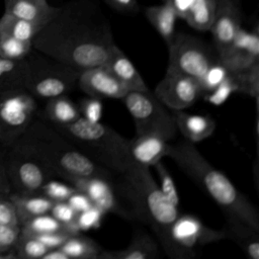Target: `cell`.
Wrapping results in <instances>:
<instances>
[{
  "mask_svg": "<svg viewBox=\"0 0 259 259\" xmlns=\"http://www.w3.org/2000/svg\"><path fill=\"white\" fill-rule=\"evenodd\" d=\"M69 259H98L102 249L92 239L80 233L70 236L60 247Z\"/></svg>",
  "mask_w": 259,
  "mask_h": 259,
  "instance_id": "27",
  "label": "cell"
},
{
  "mask_svg": "<svg viewBox=\"0 0 259 259\" xmlns=\"http://www.w3.org/2000/svg\"><path fill=\"white\" fill-rule=\"evenodd\" d=\"M177 131L190 143H197L209 138L215 130V121L208 115L177 110L173 114Z\"/></svg>",
  "mask_w": 259,
  "mask_h": 259,
  "instance_id": "19",
  "label": "cell"
},
{
  "mask_svg": "<svg viewBox=\"0 0 259 259\" xmlns=\"http://www.w3.org/2000/svg\"><path fill=\"white\" fill-rule=\"evenodd\" d=\"M226 238L237 243L250 259H259V231L235 220L227 219Z\"/></svg>",
  "mask_w": 259,
  "mask_h": 259,
  "instance_id": "22",
  "label": "cell"
},
{
  "mask_svg": "<svg viewBox=\"0 0 259 259\" xmlns=\"http://www.w3.org/2000/svg\"><path fill=\"white\" fill-rule=\"evenodd\" d=\"M114 189L130 204V215L150 227L161 242L179 215V207L171 204L163 196L149 167L133 161L120 173Z\"/></svg>",
  "mask_w": 259,
  "mask_h": 259,
  "instance_id": "3",
  "label": "cell"
},
{
  "mask_svg": "<svg viewBox=\"0 0 259 259\" xmlns=\"http://www.w3.org/2000/svg\"><path fill=\"white\" fill-rule=\"evenodd\" d=\"M50 213L62 225H64L72 234L80 233L75 226L77 212L69 205L67 201H54Z\"/></svg>",
  "mask_w": 259,
  "mask_h": 259,
  "instance_id": "35",
  "label": "cell"
},
{
  "mask_svg": "<svg viewBox=\"0 0 259 259\" xmlns=\"http://www.w3.org/2000/svg\"><path fill=\"white\" fill-rule=\"evenodd\" d=\"M36 110L35 97L26 89L0 93V145L11 146L27 130Z\"/></svg>",
  "mask_w": 259,
  "mask_h": 259,
  "instance_id": "10",
  "label": "cell"
},
{
  "mask_svg": "<svg viewBox=\"0 0 259 259\" xmlns=\"http://www.w3.org/2000/svg\"><path fill=\"white\" fill-rule=\"evenodd\" d=\"M32 50V41L11 36H0V57L10 60L25 59Z\"/></svg>",
  "mask_w": 259,
  "mask_h": 259,
  "instance_id": "31",
  "label": "cell"
},
{
  "mask_svg": "<svg viewBox=\"0 0 259 259\" xmlns=\"http://www.w3.org/2000/svg\"><path fill=\"white\" fill-rule=\"evenodd\" d=\"M67 202L77 213L83 210H86L93 205L90 199L83 192L77 189L74 193L70 195V197L67 199Z\"/></svg>",
  "mask_w": 259,
  "mask_h": 259,
  "instance_id": "43",
  "label": "cell"
},
{
  "mask_svg": "<svg viewBox=\"0 0 259 259\" xmlns=\"http://www.w3.org/2000/svg\"><path fill=\"white\" fill-rule=\"evenodd\" d=\"M55 128L81 153L109 171L120 174L133 162L128 140L100 121L92 122L80 116L72 123L55 125Z\"/></svg>",
  "mask_w": 259,
  "mask_h": 259,
  "instance_id": "5",
  "label": "cell"
},
{
  "mask_svg": "<svg viewBox=\"0 0 259 259\" xmlns=\"http://www.w3.org/2000/svg\"><path fill=\"white\" fill-rule=\"evenodd\" d=\"M163 2L168 4L176 12L178 18L184 20L195 0H163Z\"/></svg>",
  "mask_w": 259,
  "mask_h": 259,
  "instance_id": "44",
  "label": "cell"
},
{
  "mask_svg": "<svg viewBox=\"0 0 259 259\" xmlns=\"http://www.w3.org/2000/svg\"><path fill=\"white\" fill-rule=\"evenodd\" d=\"M80 115L92 122H97L100 120L102 115V102L100 98L89 96L83 99L78 107Z\"/></svg>",
  "mask_w": 259,
  "mask_h": 259,
  "instance_id": "39",
  "label": "cell"
},
{
  "mask_svg": "<svg viewBox=\"0 0 259 259\" xmlns=\"http://www.w3.org/2000/svg\"><path fill=\"white\" fill-rule=\"evenodd\" d=\"M6 149L4 164L11 187L16 192L39 193L42 185L55 176L23 136Z\"/></svg>",
  "mask_w": 259,
  "mask_h": 259,
  "instance_id": "6",
  "label": "cell"
},
{
  "mask_svg": "<svg viewBox=\"0 0 259 259\" xmlns=\"http://www.w3.org/2000/svg\"><path fill=\"white\" fill-rule=\"evenodd\" d=\"M105 214L100 208L92 205L86 210L78 212L75 220V226L79 232L88 231L92 229H97Z\"/></svg>",
  "mask_w": 259,
  "mask_h": 259,
  "instance_id": "38",
  "label": "cell"
},
{
  "mask_svg": "<svg viewBox=\"0 0 259 259\" xmlns=\"http://www.w3.org/2000/svg\"><path fill=\"white\" fill-rule=\"evenodd\" d=\"M28 74L27 60H10L0 57V93L25 89Z\"/></svg>",
  "mask_w": 259,
  "mask_h": 259,
  "instance_id": "24",
  "label": "cell"
},
{
  "mask_svg": "<svg viewBox=\"0 0 259 259\" xmlns=\"http://www.w3.org/2000/svg\"><path fill=\"white\" fill-rule=\"evenodd\" d=\"M77 85L88 96L100 99H122L128 92L105 65L82 70Z\"/></svg>",
  "mask_w": 259,
  "mask_h": 259,
  "instance_id": "14",
  "label": "cell"
},
{
  "mask_svg": "<svg viewBox=\"0 0 259 259\" xmlns=\"http://www.w3.org/2000/svg\"><path fill=\"white\" fill-rule=\"evenodd\" d=\"M20 233V226L0 224V252L14 249Z\"/></svg>",
  "mask_w": 259,
  "mask_h": 259,
  "instance_id": "40",
  "label": "cell"
},
{
  "mask_svg": "<svg viewBox=\"0 0 259 259\" xmlns=\"http://www.w3.org/2000/svg\"><path fill=\"white\" fill-rule=\"evenodd\" d=\"M111 8L119 12H132L137 8V0H104Z\"/></svg>",
  "mask_w": 259,
  "mask_h": 259,
  "instance_id": "46",
  "label": "cell"
},
{
  "mask_svg": "<svg viewBox=\"0 0 259 259\" xmlns=\"http://www.w3.org/2000/svg\"><path fill=\"white\" fill-rule=\"evenodd\" d=\"M59 7L48 0H4V12L45 26L57 13Z\"/></svg>",
  "mask_w": 259,
  "mask_h": 259,
  "instance_id": "18",
  "label": "cell"
},
{
  "mask_svg": "<svg viewBox=\"0 0 259 259\" xmlns=\"http://www.w3.org/2000/svg\"><path fill=\"white\" fill-rule=\"evenodd\" d=\"M166 156L207 193L226 213L227 219L239 221L259 231V214L256 207L226 175L200 154L193 143L185 140L168 144Z\"/></svg>",
  "mask_w": 259,
  "mask_h": 259,
  "instance_id": "2",
  "label": "cell"
},
{
  "mask_svg": "<svg viewBox=\"0 0 259 259\" xmlns=\"http://www.w3.org/2000/svg\"><path fill=\"white\" fill-rule=\"evenodd\" d=\"M159 255V248L155 240L147 233L137 230L127 247L117 251L102 250L98 259H155Z\"/></svg>",
  "mask_w": 259,
  "mask_h": 259,
  "instance_id": "20",
  "label": "cell"
},
{
  "mask_svg": "<svg viewBox=\"0 0 259 259\" xmlns=\"http://www.w3.org/2000/svg\"><path fill=\"white\" fill-rule=\"evenodd\" d=\"M229 75L227 68L220 62L215 61L204 73L202 78L199 80L202 92H209L214 89L221 82H223Z\"/></svg>",
  "mask_w": 259,
  "mask_h": 259,
  "instance_id": "36",
  "label": "cell"
},
{
  "mask_svg": "<svg viewBox=\"0 0 259 259\" xmlns=\"http://www.w3.org/2000/svg\"><path fill=\"white\" fill-rule=\"evenodd\" d=\"M223 239H226L224 230L211 229L194 215L179 213L160 243L169 257L188 259L203 246Z\"/></svg>",
  "mask_w": 259,
  "mask_h": 259,
  "instance_id": "8",
  "label": "cell"
},
{
  "mask_svg": "<svg viewBox=\"0 0 259 259\" xmlns=\"http://www.w3.org/2000/svg\"><path fill=\"white\" fill-rule=\"evenodd\" d=\"M41 259H69V257L62 251V249L59 248H54L50 249Z\"/></svg>",
  "mask_w": 259,
  "mask_h": 259,
  "instance_id": "47",
  "label": "cell"
},
{
  "mask_svg": "<svg viewBox=\"0 0 259 259\" xmlns=\"http://www.w3.org/2000/svg\"><path fill=\"white\" fill-rule=\"evenodd\" d=\"M9 197L15 206L20 225L33 217L50 212L54 203L53 200L41 193H22L15 191L11 192Z\"/></svg>",
  "mask_w": 259,
  "mask_h": 259,
  "instance_id": "21",
  "label": "cell"
},
{
  "mask_svg": "<svg viewBox=\"0 0 259 259\" xmlns=\"http://www.w3.org/2000/svg\"><path fill=\"white\" fill-rule=\"evenodd\" d=\"M122 100L134 119L137 135L154 134L166 141L175 137L177 127L173 114L150 90L128 91Z\"/></svg>",
  "mask_w": 259,
  "mask_h": 259,
  "instance_id": "9",
  "label": "cell"
},
{
  "mask_svg": "<svg viewBox=\"0 0 259 259\" xmlns=\"http://www.w3.org/2000/svg\"><path fill=\"white\" fill-rule=\"evenodd\" d=\"M234 74V73H233ZM238 84V92L247 94L256 100L258 104L259 97V64L254 65L252 68L234 74Z\"/></svg>",
  "mask_w": 259,
  "mask_h": 259,
  "instance_id": "32",
  "label": "cell"
},
{
  "mask_svg": "<svg viewBox=\"0 0 259 259\" xmlns=\"http://www.w3.org/2000/svg\"><path fill=\"white\" fill-rule=\"evenodd\" d=\"M20 228L21 232L31 236H37L59 231H68L66 227L62 225L59 221H57L50 212L39 214L25 221L20 225Z\"/></svg>",
  "mask_w": 259,
  "mask_h": 259,
  "instance_id": "29",
  "label": "cell"
},
{
  "mask_svg": "<svg viewBox=\"0 0 259 259\" xmlns=\"http://www.w3.org/2000/svg\"><path fill=\"white\" fill-rule=\"evenodd\" d=\"M14 250L17 258L41 259L50 249L37 238L21 232L14 246Z\"/></svg>",
  "mask_w": 259,
  "mask_h": 259,
  "instance_id": "30",
  "label": "cell"
},
{
  "mask_svg": "<svg viewBox=\"0 0 259 259\" xmlns=\"http://www.w3.org/2000/svg\"><path fill=\"white\" fill-rule=\"evenodd\" d=\"M77 190L83 192L92 204L102 211L112 212L124 218L131 217L128 211L118 203L117 193L109 182L102 177H74L66 180Z\"/></svg>",
  "mask_w": 259,
  "mask_h": 259,
  "instance_id": "13",
  "label": "cell"
},
{
  "mask_svg": "<svg viewBox=\"0 0 259 259\" xmlns=\"http://www.w3.org/2000/svg\"><path fill=\"white\" fill-rule=\"evenodd\" d=\"M11 192L12 187L7 176L3 159V153L0 152V195H9Z\"/></svg>",
  "mask_w": 259,
  "mask_h": 259,
  "instance_id": "45",
  "label": "cell"
},
{
  "mask_svg": "<svg viewBox=\"0 0 259 259\" xmlns=\"http://www.w3.org/2000/svg\"><path fill=\"white\" fill-rule=\"evenodd\" d=\"M234 92H238V84L235 75L229 72V75L223 82H221L214 89L206 93L205 99L213 105H221Z\"/></svg>",
  "mask_w": 259,
  "mask_h": 259,
  "instance_id": "34",
  "label": "cell"
},
{
  "mask_svg": "<svg viewBox=\"0 0 259 259\" xmlns=\"http://www.w3.org/2000/svg\"><path fill=\"white\" fill-rule=\"evenodd\" d=\"M72 235H74V234H72L68 231H59V232L41 234V235H37V236H33V237L37 238L49 249H54V248L61 247L66 242V240Z\"/></svg>",
  "mask_w": 259,
  "mask_h": 259,
  "instance_id": "42",
  "label": "cell"
},
{
  "mask_svg": "<svg viewBox=\"0 0 259 259\" xmlns=\"http://www.w3.org/2000/svg\"><path fill=\"white\" fill-rule=\"evenodd\" d=\"M241 20V11L235 0H215V12L209 30L218 53L231 45L242 27Z\"/></svg>",
  "mask_w": 259,
  "mask_h": 259,
  "instance_id": "15",
  "label": "cell"
},
{
  "mask_svg": "<svg viewBox=\"0 0 259 259\" xmlns=\"http://www.w3.org/2000/svg\"><path fill=\"white\" fill-rule=\"evenodd\" d=\"M41 161L64 180L74 177H102L110 180L111 171L81 153L55 127L32 120L22 135Z\"/></svg>",
  "mask_w": 259,
  "mask_h": 259,
  "instance_id": "4",
  "label": "cell"
},
{
  "mask_svg": "<svg viewBox=\"0 0 259 259\" xmlns=\"http://www.w3.org/2000/svg\"><path fill=\"white\" fill-rule=\"evenodd\" d=\"M214 12L215 0H195L184 20L196 30L207 31L211 27Z\"/></svg>",
  "mask_w": 259,
  "mask_h": 259,
  "instance_id": "28",
  "label": "cell"
},
{
  "mask_svg": "<svg viewBox=\"0 0 259 259\" xmlns=\"http://www.w3.org/2000/svg\"><path fill=\"white\" fill-rule=\"evenodd\" d=\"M45 114L55 125H67L81 116L78 106L67 95L48 99Z\"/></svg>",
  "mask_w": 259,
  "mask_h": 259,
  "instance_id": "25",
  "label": "cell"
},
{
  "mask_svg": "<svg viewBox=\"0 0 259 259\" xmlns=\"http://www.w3.org/2000/svg\"><path fill=\"white\" fill-rule=\"evenodd\" d=\"M168 141L154 134L137 135L128 141V152L132 160L142 166L153 167L166 156Z\"/></svg>",
  "mask_w": 259,
  "mask_h": 259,
  "instance_id": "16",
  "label": "cell"
},
{
  "mask_svg": "<svg viewBox=\"0 0 259 259\" xmlns=\"http://www.w3.org/2000/svg\"><path fill=\"white\" fill-rule=\"evenodd\" d=\"M145 15L167 46H169L175 36V23L178 18L176 12L163 2L160 5L146 7Z\"/></svg>",
  "mask_w": 259,
  "mask_h": 259,
  "instance_id": "23",
  "label": "cell"
},
{
  "mask_svg": "<svg viewBox=\"0 0 259 259\" xmlns=\"http://www.w3.org/2000/svg\"><path fill=\"white\" fill-rule=\"evenodd\" d=\"M115 46L110 22L93 0L59 7L32 39V48L80 71L104 65Z\"/></svg>",
  "mask_w": 259,
  "mask_h": 259,
  "instance_id": "1",
  "label": "cell"
},
{
  "mask_svg": "<svg viewBox=\"0 0 259 259\" xmlns=\"http://www.w3.org/2000/svg\"><path fill=\"white\" fill-rule=\"evenodd\" d=\"M0 224L20 226L15 206L9 195H0Z\"/></svg>",
  "mask_w": 259,
  "mask_h": 259,
  "instance_id": "41",
  "label": "cell"
},
{
  "mask_svg": "<svg viewBox=\"0 0 259 259\" xmlns=\"http://www.w3.org/2000/svg\"><path fill=\"white\" fill-rule=\"evenodd\" d=\"M155 170L157 171L159 183L158 186L163 194V196L173 205L179 207V194L176 188V185L174 183V180L167 170V168L164 166L162 161L156 163L154 166Z\"/></svg>",
  "mask_w": 259,
  "mask_h": 259,
  "instance_id": "33",
  "label": "cell"
},
{
  "mask_svg": "<svg viewBox=\"0 0 259 259\" xmlns=\"http://www.w3.org/2000/svg\"><path fill=\"white\" fill-rule=\"evenodd\" d=\"M44 26L10 13L4 12L0 18V36H11L20 40L32 41Z\"/></svg>",
  "mask_w": 259,
  "mask_h": 259,
  "instance_id": "26",
  "label": "cell"
},
{
  "mask_svg": "<svg viewBox=\"0 0 259 259\" xmlns=\"http://www.w3.org/2000/svg\"><path fill=\"white\" fill-rule=\"evenodd\" d=\"M28 74L25 89L33 96L50 99L66 95L78 84L80 70L56 61L44 54L26 57Z\"/></svg>",
  "mask_w": 259,
  "mask_h": 259,
  "instance_id": "7",
  "label": "cell"
},
{
  "mask_svg": "<svg viewBox=\"0 0 259 259\" xmlns=\"http://www.w3.org/2000/svg\"><path fill=\"white\" fill-rule=\"evenodd\" d=\"M169 62L167 71L200 80L206 70L219 58H214L208 48L198 38L180 33L168 46Z\"/></svg>",
  "mask_w": 259,
  "mask_h": 259,
  "instance_id": "11",
  "label": "cell"
},
{
  "mask_svg": "<svg viewBox=\"0 0 259 259\" xmlns=\"http://www.w3.org/2000/svg\"><path fill=\"white\" fill-rule=\"evenodd\" d=\"M104 65L127 91L149 90L135 65L116 45L113 47Z\"/></svg>",
  "mask_w": 259,
  "mask_h": 259,
  "instance_id": "17",
  "label": "cell"
},
{
  "mask_svg": "<svg viewBox=\"0 0 259 259\" xmlns=\"http://www.w3.org/2000/svg\"><path fill=\"white\" fill-rule=\"evenodd\" d=\"M202 89L198 80L166 71L163 79L157 84L154 94L167 107L177 111L194 104L200 97Z\"/></svg>",
  "mask_w": 259,
  "mask_h": 259,
  "instance_id": "12",
  "label": "cell"
},
{
  "mask_svg": "<svg viewBox=\"0 0 259 259\" xmlns=\"http://www.w3.org/2000/svg\"><path fill=\"white\" fill-rule=\"evenodd\" d=\"M75 191L76 188L69 183L50 179L42 185L39 193L53 201H67L70 195Z\"/></svg>",
  "mask_w": 259,
  "mask_h": 259,
  "instance_id": "37",
  "label": "cell"
}]
</instances>
